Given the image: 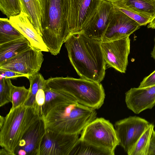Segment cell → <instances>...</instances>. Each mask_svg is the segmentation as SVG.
<instances>
[{
    "label": "cell",
    "mask_w": 155,
    "mask_h": 155,
    "mask_svg": "<svg viewBox=\"0 0 155 155\" xmlns=\"http://www.w3.org/2000/svg\"><path fill=\"white\" fill-rule=\"evenodd\" d=\"M101 41L83 32L71 34L65 42L70 62L81 78L101 82L106 64Z\"/></svg>",
    "instance_id": "6da1fadb"
},
{
    "label": "cell",
    "mask_w": 155,
    "mask_h": 155,
    "mask_svg": "<svg viewBox=\"0 0 155 155\" xmlns=\"http://www.w3.org/2000/svg\"><path fill=\"white\" fill-rule=\"evenodd\" d=\"M41 35L51 54L56 55L71 35L68 25L69 0H41Z\"/></svg>",
    "instance_id": "7a4b0ae2"
},
{
    "label": "cell",
    "mask_w": 155,
    "mask_h": 155,
    "mask_svg": "<svg viewBox=\"0 0 155 155\" xmlns=\"http://www.w3.org/2000/svg\"><path fill=\"white\" fill-rule=\"evenodd\" d=\"M95 110L78 102L58 104L43 117L46 129L64 134H79L96 118Z\"/></svg>",
    "instance_id": "3957f363"
},
{
    "label": "cell",
    "mask_w": 155,
    "mask_h": 155,
    "mask_svg": "<svg viewBox=\"0 0 155 155\" xmlns=\"http://www.w3.org/2000/svg\"><path fill=\"white\" fill-rule=\"evenodd\" d=\"M45 85L64 90L73 96L79 103L94 109L101 107L105 98L104 90L100 82L81 78L51 77L46 80Z\"/></svg>",
    "instance_id": "277c9868"
},
{
    "label": "cell",
    "mask_w": 155,
    "mask_h": 155,
    "mask_svg": "<svg viewBox=\"0 0 155 155\" xmlns=\"http://www.w3.org/2000/svg\"><path fill=\"white\" fill-rule=\"evenodd\" d=\"M28 106L24 104L11 108L5 117L0 116V145L12 155L30 125L26 117Z\"/></svg>",
    "instance_id": "5b68a950"
},
{
    "label": "cell",
    "mask_w": 155,
    "mask_h": 155,
    "mask_svg": "<svg viewBox=\"0 0 155 155\" xmlns=\"http://www.w3.org/2000/svg\"><path fill=\"white\" fill-rule=\"evenodd\" d=\"M80 139L97 147L113 152L120 145L113 124L103 117L97 118L87 124L81 132Z\"/></svg>",
    "instance_id": "8992f818"
},
{
    "label": "cell",
    "mask_w": 155,
    "mask_h": 155,
    "mask_svg": "<svg viewBox=\"0 0 155 155\" xmlns=\"http://www.w3.org/2000/svg\"><path fill=\"white\" fill-rule=\"evenodd\" d=\"M150 123L136 116H130L116 121L115 124L120 145L128 155Z\"/></svg>",
    "instance_id": "52a82bcc"
},
{
    "label": "cell",
    "mask_w": 155,
    "mask_h": 155,
    "mask_svg": "<svg viewBox=\"0 0 155 155\" xmlns=\"http://www.w3.org/2000/svg\"><path fill=\"white\" fill-rule=\"evenodd\" d=\"M103 0H69V28L71 35L82 32Z\"/></svg>",
    "instance_id": "ba28073f"
},
{
    "label": "cell",
    "mask_w": 155,
    "mask_h": 155,
    "mask_svg": "<svg viewBox=\"0 0 155 155\" xmlns=\"http://www.w3.org/2000/svg\"><path fill=\"white\" fill-rule=\"evenodd\" d=\"M42 51L31 46L17 55L0 63V68L12 71L28 77L33 76L39 72L43 61Z\"/></svg>",
    "instance_id": "9c48e42d"
},
{
    "label": "cell",
    "mask_w": 155,
    "mask_h": 155,
    "mask_svg": "<svg viewBox=\"0 0 155 155\" xmlns=\"http://www.w3.org/2000/svg\"><path fill=\"white\" fill-rule=\"evenodd\" d=\"M101 47L106 65L121 73H125L130 53L129 37L101 42Z\"/></svg>",
    "instance_id": "30bf717a"
},
{
    "label": "cell",
    "mask_w": 155,
    "mask_h": 155,
    "mask_svg": "<svg viewBox=\"0 0 155 155\" xmlns=\"http://www.w3.org/2000/svg\"><path fill=\"white\" fill-rule=\"evenodd\" d=\"M79 134L61 133L46 129L38 155H69Z\"/></svg>",
    "instance_id": "8fae6325"
},
{
    "label": "cell",
    "mask_w": 155,
    "mask_h": 155,
    "mask_svg": "<svg viewBox=\"0 0 155 155\" xmlns=\"http://www.w3.org/2000/svg\"><path fill=\"white\" fill-rule=\"evenodd\" d=\"M46 130L44 118L40 116L24 134L15 150V155H38Z\"/></svg>",
    "instance_id": "7c38bea8"
},
{
    "label": "cell",
    "mask_w": 155,
    "mask_h": 155,
    "mask_svg": "<svg viewBox=\"0 0 155 155\" xmlns=\"http://www.w3.org/2000/svg\"><path fill=\"white\" fill-rule=\"evenodd\" d=\"M140 26L136 21L114 7L112 18L101 42L129 37Z\"/></svg>",
    "instance_id": "4fadbf2b"
},
{
    "label": "cell",
    "mask_w": 155,
    "mask_h": 155,
    "mask_svg": "<svg viewBox=\"0 0 155 155\" xmlns=\"http://www.w3.org/2000/svg\"><path fill=\"white\" fill-rule=\"evenodd\" d=\"M114 11V7L111 2L103 0L96 14L82 32L91 38L101 41Z\"/></svg>",
    "instance_id": "5bb4252c"
},
{
    "label": "cell",
    "mask_w": 155,
    "mask_h": 155,
    "mask_svg": "<svg viewBox=\"0 0 155 155\" xmlns=\"http://www.w3.org/2000/svg\"><path fill=\"white\" fill-rule=\"evenodd\" d=\"M125 94L127 107L135 114L151 109L155 105V85L131 88Z\"/></svg>",
    "instance_id": "9a60e30c"
},
{
    "label": "cell",
    "mask_w": 155,
    "mask_h": 155,
    "mask_svg": "<svg viewBox=\"0 0 155 155\" xmlns=\"http://www.w3.org/2000/svg\"><path fill=\"white\" fill-rule=\"evenodd\" d=\"M9 20L12 25L28 40L31 46L42 51L49 52L27 14L21 11L18 15L10 17Z\"/></svg>",
    "instance_id": "2e32d148"
},
{
    "label": "cell",
    "mask_w": 155,
    "mask_h": 155,
    "mask_svg": "<svg viewBox=\"0 0 155 155\" xmlns=\"http://www.w3.org/2000/svg\"><path fill=\"white\" fill-rule=\"evenodd\" d=\"M111 3L115 7L134 12L150 21L155 17V0H119Z\"/></svg>",
    "instance_id": "e0dca14e"
},
{
    "label": "cell",
    "mask_w": 155,
    "mask_h": 155,
    "mask_svg": "<svg viewBox=\"0 0 155 155\" xmlns=\"http://www.w3.org/2000/svg\"><path fill=\"white\" fill-rule=\"evenodd\" d=\"M44 91L45 101L42 107V115L43 117L58 104L66 102H78L76 99L68 92L60 89L49 88L45 85V84Z\"/></svg>",
    "instance_id": "ac0fdd59"
},
{
    "label": "cell",
    "mask_w": 155,
    "mask_h": 155,
    "mask_svg": "<svg viewBox=\"0 0 155 155\" xmlns=\"http://www.w3.org/2000/svg\"><path fill=\"white\" fill-rule=\"evenodd\" d=\"M21 11L27 14L39 35H41L42 7L41 0H18Z\"/></svg>",
    "instance_id": "d6986e66"
},
{
    "label": "cell",
    "mask_w": 155,
    "mask_h": 155,
    "mask_svg": "<svg viewBox=\"0 0 155 155\" xmlns=\"http://www.w3.org/2000/svg\"><path fill=\"white\" fill-rule=\"evenodd\" d=\"M31 46L25 37L0 45V63L17 55Z\"/></svg>",
    "instance_id": "ffe728a7"
},
{
    "label": "cell",
    "mask_w": 155,
    "mask_h": 155,
    "mask_svg": "<svg viewBox=\"0 0 155 155\" xmlns=\"http://www.w3.org/2000/svg\"><path fill=\"white\" fill-rule=\"evenodd\" d=\"M114 154V152L97 147L79 138L73 147L69 155Z\"/></svg>",
    "instance_id": "44dd1931"
},
{
    "label": "cell",
    "mask_w": 155,
    "mask_h": 155,
    "mask_svg": "<svg viewBox=\"0 0 155 155\" xmlns=\"http://www.w3.org/2000/svg\"><path fill=\"white\" fill-rule=\"evenodd\" d=\"M25 37L10 22L9 19L0 18V45Z\"/></svg>",
    "instance_id": "7402d4cb"
},
{
    "label": "cell",
    "mask_w": 155,
    "mask_h": 155,
    "mask_svg": "<svg viewBox=\"0 0 155 155\" xmlns=\"http://www.w3.org/2000/svg\"><path fill=\"white\" fill-rule=\"evenodd\" d=\"M30 86L27 98L24 104L26 106L33 107L35 101V96L38 91L45 84V80L42 75L39 72L36 74L29 76Z\"/></svg>",
    "instance_id": "603a6c76"
},
{
    "label": "cell",
    "mask_w": 155,
    "mask_h": 155,
    "mask_svg": "<svg viewBox=\"0 0 155 155\" xmlns=\"http://www.w3.org/2000/svg\"><path fill=\"white\" fill-rule=\"evenodd\" d=\"M154 127V125L150 124L137 141L130 155H147Z\"/></svg>",
    "instance_id": "cb8c5ba5"
},
{
    "label": "cell",
    "mask_w": 155,
    "mask_h": 155,
    "mask_svg": "<svg viewBox=\"0 0 155 155\" xmlns=\"http://www.w3.org/2000/svg\"><path fill=\"white\" fill-rule=\"evenodd\" d=\"M29 90L24 86L17 87L12 85L11 94V108L14 109L24 104L28 94Z\"/></svg>",
    "instance_id": "d4e9b609"
},
{
    "label": "cell",
    "mask_w": 155,
    "mask_h": 155,
    "mask_svg": "<svg viewBox=\"0 0 155 155\" xmlns=\"http://www.w3.org/2000/svg\"><path fill=\"white\" fill-rule=\"evenodd\" d=\"M0 10L9 18L17 15L21 9L18 0H0Z\"/></svg>",
    "instance_id": "484cf974"
},
{
    "label": "cell",
    "mask_w": 155,
    "mask_h": 155,
    "mask_svg": "<svg viewBox=\"0 0 155 155\" xmlns=\"http://www.w3.org/2000/svg\"><path fill=\"white\" fill-rule=\"evenodd\" d=\"M11 79L0 78V106L11 102V91L13 85Z\"/></svg>",
    "instance_id": "4316f807"
},
{
    "label": "cell",
    "mask_w": 155,
    "mask_h": 155,
    "mask_svg": "<svg viewBox=\"0 0 155 155\" xmlns=\"http://www.w3.org/2000/svg\"><path fill=\"white\" fill-rule=\"evenodd\" d=\"M115 7L136 21L140 26L146 25L150 22V20L134 12L123 8Z\"/></svg>",
    "instance_id": "83f0119b"
},
{
    "label": "cell",
    "mask_w": 155,
    "mask_h": 155,
    "mask_svg": "<svg viewBox=\"0 0 155 155\" xmlns=\"http://www.w3.org/2000/svg\"><path fill=\"white\" fill-rule=\"evenodd\" d=\"M0 78H4L10 79L24 77L28 78L27 75L23 74L12 71L0 68Z\"/></svg>",
    "instance_id": "f1b7e54d"
},
{
    "label": "cell",
    "mask_w": 155,
    "mask_h": 155,
    "mask_svg": "<svg viewBox=\"0 0 155 155\" xmlns=\"http://www.w3.org/2000/svg\"><path fill=\"white\" fill-rule=\"evenodd\" d=\"M154 85H155V70L144 78L140 83L139 87H145Z\"/></svg>",
    "instance_id": "f546056e"
},
{
    "label": "cell",
    "mask_w": 155,
    "mask_h": 155,
    "mask_svg": "<svg viewBox=\"0 0 155 155\" xmlns=\"http://www.w3.org/2000/svg\"><path fill=\"white\" fill-rule=\"evenodd\" d=\"M147 155H155V131L154 129L151 134Z\"/></svg>",
    "instance_id": "4dcf8cb0"
},
{
    "label": "cell",
    "mask_w": 155,
    "mask_h": 155,
    "mask_svg": "<svg viewBox=\"0 0 155 155\" xmlns=\"http://www.w3.org/2000/svg\"><path fill=\"white\" fill-rule=\"evenodd\" d=\"M0 155H12V154L6 149L2 148L0 150Z\"/></svg>",
    "instance_id": "1f68e13d"
},
{
    "label": "cell",
    "mask_w": 155,
    "mask_h": 155,
    "mask_svg": "<svg viewBox=\"0 0 155 155\" xmlns=\"http://www.w3.org/2000/svg\"><path fill=\"white\" fill-rule=\"evenodd\" d=\"M147 27L148 28H155V17L148 24Z\"/></svg>",
    "instance_id": "d6a6232c"
},
{
    "label": "cell",
    "mask_w": 155,
    "mask_h": 155,
    "mask_svg": "<svg viewBox=\"0 0 155 155\" xmlns=\"http://www.w3.org/2000/svg\"><path fill=\"white\" fill-rule=\"evenodd\" d=\"M154 45L153 51L151 52V55L152 57L154 59L155 61V37L154 39Z\"/></svg>",
    "instance_id": "836d02e7"
},
{
    "label": "cell",
    "mask_w": 155,
    "mask_h": 155,
    "mask_svg": "<svg viewBox=\"0 0 155 155\" xmlns=\"http://www.w3.org/2000/svg\"><path fill=\"white\" fill-rule=\"evenodd\" d=\"M106 0V1H107L109 2H110L111 3H112V2L117 1L119 0Z\"/></svg>",
    "instance_id": "e575fe53"
}]
</instances>
